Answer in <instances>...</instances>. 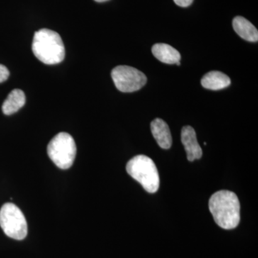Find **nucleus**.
I'll use <instances>...</instances> for the list:
<instances>
[{
    "label": "nucleus",
    "instance_id": "obj_10",
    "mask_svg": "<svg viewBox=\"0 0 258 258\" xmlns=\"http://www.w3.org/2000/svg\"><path fill=\"white\" fill-rule=\"evenodd\" d=\"M152 50L154 57L164 63L176 64L181 60L179 51L167 44H155Z\"/></svg>",
    "mask_w": 258,
    "mask_h": 258
},
{
    "label": "nucleus",
    "instance_id": "obj_4",
    "mask_svg": "<svg viewBox=\"0 0 258 258\" xmlns=\"http://www.w3.org/2000/svg\"><path fill=\"white\" fill-rule=\"evenodd\" d=\"M47 155L51 161L61 169H68L72 166L77 153V147L72 136L60 132L49 142Z\"/></svg>",
    "mask_w": 258,
    "mask_h": 258
},
{
    "label": "nucleus",
    "instance_id": "obj_3",
    "mask_svg": "<svg viewBox=\"0 0 258 258\" xmlns=\"http://www.w3.org/2000/svg\"><path fill=\"white\" fill-rule=\"evenodd\" d=\"M126 171L147 192L155 193L159 189V172L151 158L145 155L136 156L127 163Z\"/></svg>",
    "mask_w": 258,
    "mask_h": 258
},
{
    "label": "nucleus",
    "instance_id": "obj_6",
    "mask_svg": "<svg viewBox=\"0 0 258 258\" xmlns=\"http://www.w3.org/2000/svg\"><path fill=\"white\" fill-rule=\"evenodd\" d=\"M111 77L117 89L123 93H132L143 88L147 82V78L143 73L127 66L114 68Z\"/></svg>",
    "mask_w": 258,
    "mask_h": 258
},
{
    "label": "nucleus",
    "instance_id": "obj_2",
    "mask_svg": "<svg viewBox=\"0 0 258 258\" xmlns=\"http://www.w3.org/2000/svg\"><path fill=\"white\" fill-rule=\"evenodd\" d=\"M35 57L43 63L55 64L64 60L66 50L63 42L57 32L49 29L35 32L32 45Z\"/></svg>",
    "mask_w": 258,
    "mask_h": 258
},
{
    "label": "nucleus",
    "instance_id": "obj_8",
    "mask_svg": "<svg viewBox=\"0 0 258 258\" xmlns=\"http://www.w3.org/2000/svg\"><path fill=\"white\" fill-rule=\"evenodd\" d=\"M151 130L159 147L169 149L172 144L170 129L164 120L156 118L151 123Z\"/></svg>",
    "mask_w": 258,
    "mask_h": 258
},
{
    "label": "nucleus",
    "instance_id": "obj_12",
    "mask_svg": "<svg viewBox=\"0 0 258 258\" xmlns=\"http://www.w3.org/2000/svg\"><path fill=\"white\" fill-rule=\"evenodd\" d=\"M26 102L25 93L20 89H15L10 92L3 103V112L5 115H12L25 106Z\"/></svg>",
    "mask_w": 258,
    "mask_h": 258
},
{
    "label": "nucleus",
    "instance_id": "obj_15",
    "mask_svg": "<svg viewBox=\"0 0 258 258\" xmlns=\"http://www.w3.org/2000/svg\"><path fill=\"white\" fill-rule=\"evenodd\" d=\"M97 3H104V2L108 1V0H94Z\"/></svg>",
    "mask_w": 258,
    "mask_h": 258
},
{
    "label": "nucleus",
    "instance_id": "obj_9",
    "mask_svg": "<svg viewBox=\"0 0 258 258\" xmlns=\"http://www.w3.org/2000/svg\"><path fill=\"white\" fill-rule=\"evenodd\" d=\"M232 26L236 33L244 40L249 42L258 41L257 28L243 17L237 16L232 21Z\"/></svg>",
    "mask_w": 258,
    "mask_h": 258
},
{
    "label": "nucleus",
    "instance_id": "obj_11",
    "mask_svg": "<svg viewBox=\"0 0 258 258\" xmlns=\"http://www.w3.org/2000/svg\"><path fill=\"white\" fill-rule=\"evenodd\" d=\"M202 86L207 89L219 91L228 87L231 83L230 78L220 71H211L205 74L201 81Z\"/></svg>",
    "mask_w": 258,
    "mask_h": 258
},
{
    "label": "nucleus",
    "instance_id": "obj_14",
    "mask_svg": "<svg viewBox=\"0 0 258 258\" xmlns=\"http://www.w3.org/2000/svg\"><path fill=\"white\" fill-rule=\"evenodd\" d=\"M194 0H174V3L178 6L181 7V8H186L189 7L191 3H193Z\"/></svg>",
    "mask_w": 258,
    "mask_h": 258
},
{
    "label": "nucleus",
    "instance_id": "obj_1",
    "mask_svg": "<svg viewBox=\"0 0 258 258\" xmlns=\"http://www.w3.org/2000/svg\"><path fill=\"white\" fill-rule=\"evenodd\" d=\"M209 209L217 225L225 230H232L240 221V204L235 193L221 190L212 195Z\"/></svg>",
    "mask_w": 258,
    "mask_h": 258
},
{
    "label": "nucleus",
    "instance_id": "obj_13",
    "mask_svg": "<svg viewBox=\"0 0 258 258\" xmlns=\"http://www.w3.org/2000/svg\"><path fill=\"white\" fill-rule=\"evenodd\" d=\"M10 76V71L6 66L0 64V83L5 82Z\"/></svg>",
    "mask_w": 258,
    "mask_h": 258
},
{
    "label": "nucleus",
    "instance_id": "obj_5",
    "mask_svg": "<svg viewBox=\"0 0 258 258\" xmlns=\"http://www.w3.org/2000/svg\"><path fill=\"white\" fill-rule=\"evenodd\" d=\"M0 227L5 235L17 240L28 235V223L23 212L13 203H6L0 209Z\"/></svg>",
    "mask_w": 258,
    "mask_h": 258
},
{
    "label": "nucleus",
    "instance_id": "obj_7",
    "mask_svg": "<svg viewBox=\"0 0 258 258\" xmlns=\"http://www.w3.org/2000/svg\"><path fill=\"white\" fill-rule=\"evenodd\" d=\"M181 142L184 145L185 151L189 161L201 159L203 157V149L197 140L196 132L190 125L182 128L181 134Z\"/></svg>",
    "mask_w": 258,
    "mask_h": 258
}]
</instances>
